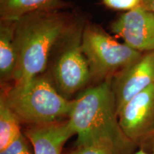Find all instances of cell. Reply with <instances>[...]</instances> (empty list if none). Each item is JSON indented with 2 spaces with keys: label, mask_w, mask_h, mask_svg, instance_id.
<instances>
[{
  "label": "cell",
  "mask_w": 154,
  "mask_h": 154,
  "mask_svg": "<svg viewBox=\"0 0 154 154\" xmlns=\"http://www.w3.org/2000/svg\"><path fill=\"white\" fill-rule=\"evenodd\" d=\"M68 120L77 136L76 146L101 144L113 154H133L137 149L119 124L112 79L81 92L73 99Z\"/></svg>",
  "instance_id": "obj_1"
},
{
  "label": "cell",
  "mask_w": 154,
  "mask_h": 154,
  "mask_svg": "<svg viewBox=\"0 0 154 154\" xmlns=\"http://www.w3.org/2000/svg\"><path fill=\"white\" fill-rule=\"evenodd\" d=\"M49 9L29 13L14 21L18 61L14 84L43 74L50 58L77 17Z\"/></svg>",
  "instance_id": "obj_2"
},
{
  "label": "cell",
  "mask_w": 154,
  "mask_h": 154,
  "mask_svg": "<svg viewBox=\"0 0 154 154\" xmlns=\"http://www.w3.org/2000/svg\"><path fill=\"white\" fill-rule=\"evenodd\" d=\"M2 90L11 111L29 126L66 120L72 111L73 100L61 95L49 76L43 74Z\"/></svg>",
  "instance_id": "obj_3"
},
{
  "label": "cell",
  "mask_w": 154,
  "mask_h": 154,
  "mask_svg": "<svg viewBox=\"0 0 154 154\" xmlns=\"http://www.w3.org/2000/svg\"><path fill=\"white\" fill-rule=\"evenodd\" d=\"M82 46L91 80L96 84L113 79L143 54L116 41L100 26L88 23L84 25Z\"/></svg>",
  "instance_id": "obj_4"
},
{
  "label": "cell",
  "mask_w": 154,
  "mask_h": 154,
  "mask_svg": "<svg viewBox=\"0 0 154 154\" xmlns=\"http://www.w3.org/2000/svg\"><path fill=\"white\" fill-rule=\"evenodd\" d=\"M84 25L82 19L76 18L53 53L55 57L49 78L61 95L68 99L84 89L91 80L82 46Z\"/></svg>",
  "instance_id": "obj_5"
},
{
  "label": "cell",
  "mask_w": 154,
  "mask_h": 154,
  "mask_svg": "<svg viewBox=\"0 0 154 154\" xmlns=\"http://www.w3.org/2000/svg\"><path fill=\"white\" fill-rule=\"evenodd\" d=\"M118 119L127 138L137 148L147 151L154 136V85L127 102Z\"/></svg>",
  "instance_id": "obj_6"
},
{
  "label": "cell",
  "mask_w": 154,
  "mask_h": 154,
  "mask_svg": "<svg viewBox=\"0 0 154 154\" xmlns=\"http://www.w3.org/2000/svg\"><path fill=\"white\" fill-rule=\"evenodd\" d=\"M111 31L138 52L154 51V14L142 6L121 14Z\"/></svg>",
  "instance_id": "obj_7"
},
{
  "label": "cell",
  "mask_w": 154,
  "mask_h": 154,
  "mask_svg": "<svg viewBox=\"0 0 154 154\" xmlns=\"http://www.w3.org/2000/svg\"><path fill=\"white\" fill-rule=\"evenodd\" d=\"M154 85V51L143 53L112 79L117 115L129 100Z\"/></svg>",
  "instance_id": "obj_8"
},
{
  "label": "cell",
  "mask_w": 154,
  "mask_h": 154,
  "mask_svg": "<svg viewBox=\"0 0 154 154\" xmlns=\"http://www.w3.org/2000/svg\"><path fill=\"white\" fill-rule=\"evenodd\" d=\"M24 134L32 144L34 154H61L67 140L75 136L68 119L29 126Z\"/></svg>",
  "instance_id": "obj_9"
},
{
  "label": "cell",
  "mask_w": 154,
  "mask_h": 154,
  "mask_svg": "<svg viewBox=\"0 0 154 154\" xmlns=\"http://www.w3.org/2000/svg\"><path fill=\"white\" fill-rule=\"evenodd\" d=\"M18 61L14 38V22L0 24V80L2 84L14 81Z\"/></svg>",
  "instance_id": "obj_10"
},
{
  "label": "cell",
  "mask_w": 154,
  "mask_h": 154,
  "mask_svg": "<svg viewBox=\"0 0 154 154\" xmlns=\"http://www.w3.org/2000/svg\"><path fill=\"white\" fill-rule=\"evenodd\" d=\"M60 7L61 0H0V18L14 22L29 13Z\"/></svg>",
  "instance_id": "obj_11"
},
{
  "label": "cell",
  "mask_w": 154,
  "mask_h": 154,
  "mask_svg": "<svg viewBox=\"0 0 154 154\" xmlns=\"http://www.w3.org/2000/svg\"><path fill=\"white\" fill-rule=\"evenodd\" d=\"M20 121L7 104L3 90L0 94V151L14 141L23 133Z\"/></svg>",
  "instance_id": "obj_12"
},
{
  "label": "cell",
  "mask_w": 154,
  "mask_h": 154,
  "mask_svg": "<svg viewBox=\"0 0 154 154\" xmlns=\"http://www.w3.org/2000/svg\"><path fill=\"white\" fill-rule=\"evenodd\" d=\"M32 144L24 133L5 149L0 151V154H34Z\"/></svg>",
  "instance_id": "obj_13"
},
{
  "label": "cell",
  "mask_w": 154,
  "mask_h": 154,
  "mask_svg": "<svg viewBox=\"0 0 154 154\" xmlns=\"http://www.w3.org/2000/svg\"><path fill=\"white\" fill-rule=\"evenodd\" d=\"M107 7L124 12L142 6V0H102Z\"/></svg>",
  "instance_id": "obj_14"
},
{
  "label": "cell",
  "mask_w": 154,
  "mask_h": 154,
  "mask_svg": "<svg viewBox=\"0 0 154 154\" xmlns=\"http://www.w3.org/2000/svg\"><path fill=\"white\" fill-rule=\"evenodd\" d=\"M68 154H113L106 146L101 144H87V145L76 146Z\"/></svg>",
  "instance_id": "obj_15"
},
{
  "label": "cell",
  "mask_w": 154,
  "mask_h": 154,
  "mask_svg": "<svg viewBox=\"0 0 154 154\" xmlns=\"http://www.w3.org/2000/svg\"><path fill=\"white\" fill-rule=\"evenodd\" d=\"M142 7L154 14V0H142Z\"/></svg>",
  "instance_id": "obj_16"
},
{
  "label": "cell",
  "mask_w": 154,
  "mask_h": 154,
  "mask_svg": "<svg viewBox=\"0 0 154 154\" xmlns=\"http://www.w3.org/2000/svg\"><path fill=\"white\" fill-rule=\"evenodd\" d=\"M146 151H149V152H151V153H154V136L153 138H152L151 143L149 144V148H148V150Z\"/></svg>",
  "instance_id": "obj_17"
},
{
  "label": "cell",
  "mask_w": 154,
  "mask_h": 154,
  "mask_svg": "<svg viewBox=\"0 0 154 154\" xmlns=\"http://www.w3.org/2000/svg\"><path fill=\"white\" fill-rule=\"evenodd\" d=\"M133 154H154V153H151V152L146 151H145V150H143V149H139L137 151H136L134 153H133Z\"/></svg>",
  "instance_id": "obj_18"
}]
</instances>
